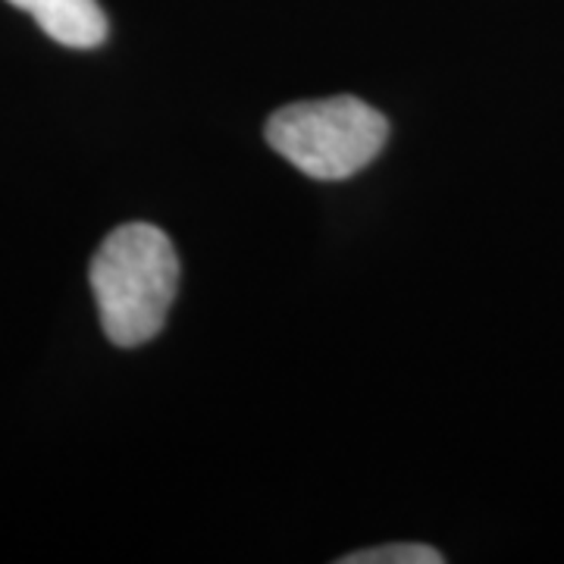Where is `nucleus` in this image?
Segmentation results:
<instances>
[{"mask_svg": "<svg viewBox=\"0 0 564 564\" xmlns=\"http://www.w3.org/2000/svg\"><path fill=\"white\" fill-rule=\"evenodd\" d=\"M32 13L41 32L63 47L91 51L107 41V17L98 0H7Z\"/></svg>", "mask_w": 564, "mask_h": 564, "instance_id": "nucleus-3", "label": "nucleus"}, {"mask_svg": "<svg viewBox=\"0 0 564 564\" xmlns=\"http://www.w3.org/2000/svg\"><path fill=\"white\" fill-rule=\"evenodd\" d=\"M88 280L107 339L135 348L166 323L180 289V258L154 223H126L101 242Z\"/></svg>", "mask_w": 564, "mask_h": 564, "instance_id": "nucleus-1", "label": "nucleus"}, {"mask_svg": "<svg viewBox=\"0 0 564 564\" xmlns=\"http://www.w3.org/2000/svg\"><path fill=\"white\" fill-rule=\"evenodd\" d=\"M445 558L423 543H392L377 545V549H364L343 555L339 564H443Z\"/></svg>", "mask_w": 564, "mask_h": 564, "instance_id": "nucleus-4", "label": "nucleus"}, {"mask_svg": "<svg viewBox=\"0 0 564 564\" xmlns=\"http://www.w3.org/2000/svg\"><path fill=\"white\" fill-rule=\"evenodd\" d=\"M389 139L380 110L351 95L299 101L267 120L270 148L311 180H348L361 173Z\"/></svg>", "mask_w": 564, "mask_h": 564, "instance_id": "nucleus-2", "label": "nucleus"}]
</instances>
